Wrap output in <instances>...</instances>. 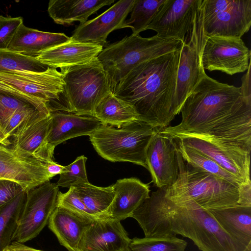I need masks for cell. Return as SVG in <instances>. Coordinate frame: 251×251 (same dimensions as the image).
<instances>
[{
    "instance_id": "6da1fadb",
    "label": "cell",
    "mask_w": 251,
    "mask_h": 251,
    "mask_svg": "<svg viewBox=\"0 0 251 251\" xmlns=\"http://www.w3.org/2000/svg\"><path fill=\"white\" fill-rule=\"evenodd\" d=\"M181 122L162 128L171 135L197 134L251 148V96L205 73L183 103Z\"/></svg>"
},
{
    "instance_id": "7a4b0ae2",
    "label": "cell",
    "mask_w": 251,
    "mask_h": 251,
    "mask_svg": "<svg viewBox=\"0 0 251 251\" xmlns=\"http://www.w3.org/2000/svg\"><path fill=\"white\" fill-rule=\"evenodd\" d=\"M165 188L153 192L131 216L145 237L179 234L192 240L201 251H251L229 236L207 210L191 200L168 198Z\"/></svg>"
},
{
    "instance_id": "3957f363",
    "label": "cell",
    "mask_w": 251,
    "mask_h": 251,
    "mask_svg": "<svg viewBox=\"0 0 251 251\" xmlns=\"http://www.w3.org/2000/svg\"><path fill=\"white\" fill-rule=\"evenodd\" d=\"M180 50L140 64L114 88L113 94L132 106L137 120L164 128L177 115L174 98Z\"/></svg>"
},
{
    "instance_id": "277c9868",
    "label": "cell",
    "mask_w": 251,
    "mask_h": 251,
    "mask_svg": "<svg viewBox=\"0 0 251 251\" xmlns=\"http://www.w3.org/2000/svg\"><path fill=\"white\" fill-rule=\"evenodd\" d=\"M179 174L165 195L176 201L191 200L204 209L237 205L251 206V186H239L186 163L178 151Z\"/></svg>"
},
{
    "instance_id": "5b68a950",
    "label": "cell",
    "mask_w": 251,
    "mask_h": 251,
    "mask_svg": "<svg viewBox=\"0 0 251 251\" xmlns=\"http://www.w3.org/2000/svg\"><path fill=\"white\" fill-rule=\"evenodd\" d=\"M177 38H161L156 35L144 38L132 34L107 46L97 58L108 77L111 89L140 64L162 55L180 50Z\"/></svg>"
},
{
    "instance_id": "8992f818",
    "label": "cell",
    "mask_w": 251,
    "mask_h": 251,
    "mask_svg": "<svg viewBox=\"0 0 251 251\" xmlns=\"http://www.w3.org/2000/svg\"><path fill=\"white\" fill-rule=\"evenodd\" d=\"M157 128L139 120L120 127L102 124L89 136L95 151L104 159L128 162L147 169L146 150Z\"/></svg>"
},
{
    "instance_id": "52a82bcc",
    "label": "cell",
    "mask_w": 251,
    "mask_h": 251,
    "mask_svg": "<svg viewBox=\"0 0 251 251\" xmlns=\"http://www.w3.org/2000/svg\"><path fill=\"white\" fill-rule=\"evenodd\" d=\"M60 70L67 111L94 116L99 103L112 92L107 75L97 58Z\"/></svg>"
},
{
    "instance_id": "ba28073f",
    "label": "cell",
    "mask_w": 251,
    "mask_h": 251,
    "mask_svg": "<svg viewBox=\"0 0 251 251\" xmlns=\"http://www.w3.org/2000/svg\"><path fill=\"white\" fill-rule=\"evenodd\" d=\"M200 20L206 38H240L251 25V0H201Z\"/></svg>"
},
{
    "instance_id": "9c48e42d",
    "label": "cell",
    "mask_w": 251,
    "mask_h": 251,
    "mask_svg": "<svg viewBox=\"0 0 251 251\" xmlns=\"http://www.w3.org/2000/svg\"><path fill=\"white\" fill-rule=\"evenodd\" d=\"M171 136L183 145L212 159L244 183L251 184L250 151L202 134Z\"/></svg>"
},
{
    "instance_id": "30bf717a",
    "label": "cell",
    "mask_w": 251,
    "mask_h": 251,
    "mask_svg": "<svg viewBox=\"0 0 251 251\" xmlns=\"http://www.w3.org/2000/svg\"><path fill=\"white\" fill-rule=\"evenodd\" d=\"M59 192L56 184L49 181L26 192L15 241L24 243L38 235L56 207Z\"/></svg>"
},
{
    "instance_id": "8fae6325",
    "label": "cell",
    "mask_w": 251,
    "mask_h": 251,
    "mask_svg": "<svg viewBox=\"0 0 251 251\" xmlns=\"http://www.w3.org/2000/svg\"><path fill=\"white\" fill-rule=\"evenodd\" d=\"M201 1L166 0L146 30L156 31L161 38L191 41L198 25Z\"/></svg>"
},
{
    "instance_id": "7c38bea8",
    "label": "cell",
    "mask_w": 251,
    "mask_h": 251,
    "mask_svg": "<svg viewBox=\"0 0 251 251\" xmlns=\"http://www.w3.org/2000/svg\"><path fill=\"white\" fill-rule=\"evenodd\" d=\"M251 52L240 38L207 37L201 59L203 69L219 71L229 75L243 73L251 66Z\"/></svg>"
},
{
    "instance_id": "4fadbf2b",
    "label": "cell",
    "mask_w": 251,
    "mask_h": 251,
    "mask_svg": "<svg viewBox=\"0 0 251 251\" xmlns=\"http://www.w3.org/2000/svg\"><path fill=\"white\" fill-rule=\"evenodd\" d=\"M51 117L35 110L20 123L13 137L11 149L17 153L42 162L53 160L54 150L48 143Z\"/></svg>"
},
{
    "instance_id": "5bb4252c",
    "label": "cell",
    "mask_w": 251,
    "mask_h": 251,
    "mask_svg": "<svg viewBox=\"0 0 251 251\" xmlns=\"http://www.w3.org/2000/svg\"><path fill=\"white\" fill-rule=\"evenodd\" d=\"M178 149L174 138L157 128L146 150L147 170L158 188L171 186L179 174Z\"/></svg>"
},
{
    "instance_id": "9a60e30c",
    "label": "cell",
    "mask_w": 251,
    "mask_h": 251,
    "mask_svg": "<svg viewBox=\"0 0 251 251\" xmlns=\"http://www.w3.org/2000/svg\"><path fill=\"white\" fill-rule=\"evenodd\" d=\"M0 81L48 104L59 100L64 92V83L60 71L49 67L40 72H0Z\"/></svg>"
},
{
    "instance_id": "2e32d148",
    "label": "cell",
    "mask_w": 251,
    "mask_h": 251,
    "mask_svg": "<svg viewBox=\"0 0 251 251\" xmlns=\"http://www.w3.org/2000/svg\"><path fill=\"white\" fill-rule=\"evenodd\" d=\"M51 178L47 172L45 162L20 155L11 148L0 145V179L18 183L27 192Z\"/></svg>"
},
{
    "instance_id": "e0dca14e",
    "label": "cell",
    "mask_w": 251,
    "mask_h": 251,
    "mask_svg": "<svg viewBox=\"0 0 251 251\" xmlns=\"http://www.w3.org/2000/svg\"><path fill=\"white\" fill-rule=\"evenodd\" d=\"M134 0H121L92 20L79 24L70 39L74 41L107 46V38L112 31L123 28Z\"/></svg>"
},
{
    "instance_id": "ac0fdd59",
    "label": "cell",
    "mask_w": 251,
    "mask_h": 251,
    "mask_svg": "<svg viewBox=\"0 0 251 251\" xmlns=\"http://www.w3.org/2000/svg\"><path fill=\"white\" fill-rule=\"evenodd\" d=\"M204 43L197 39L182 43L176 75L174 107L178 115L187 97L205 73L201 62V53Z\"/></svg>"
},
{
    "instance_id": "d6986e66",
    "label": "cell",
    "mask_w": 251,
    "mask_h": 251,
    "mask_svg": "<svg viewBox=\"0 0 251 251\" xmlns=\"http://www.w3.org/2000/svg\"><path fill=\"white\" fill-rule=\"evenodd\" d=\"M121 221L106 218L95 220L85 231L79 251H122L131 241Z\"/></svg>"
},
{
    "instance_id": "ffe728a7",
    "label": "cell",
    "mask_w": 251,
    "mask_h": 251,
    "mask_svg": "<svg viewBox=\"0 0 251 251\" xmlns=\"http://www.w3.org/2000/svg\"><path fill=\"white\" fill-rule=\"evenodd\" d=\"M50 111L51 122L48 143L53 150L67 140L90 135L103 124L93 116L78 115L65 110Z\"/></svg>"
},
{
    "instance_id": "44dd1931",
    "label": "cell",
    "mask_w": 251,
    "mask_h": 251,
    "mask_svg": "<svg viewBox=\"0 0 251 251\" xmlns=\"http://www.w3.org/2000/svg\"><path fill=\"white\" fill-rule=\"evenodd\" d=\"M102 46L70 40L39 54L36 58L47 67L60 69L88 63L96 58Z\"/></svg>"
},
{
    "instance_id": "7402d4cb",
    "label": "cell",
    "mask_w": 251,
    "mask_h": 251,
    "mask_svg": "<svg viewBox=\"0 0 251 251\" xmlns=\"http://www.w3.org/2000/svg\"><path fill=\"white\" fill-rule=\"evenodd\" d=\"M94 221L67 208L56 205L50 218L48 226L60 244L69 251H79L82 236Z\"/></svg>"
},
{
    "instance_id": "603a6c76",
    "label": "cell",
    "mask_w": 251,
    "mask_h": 251,
    "mask_svg": "<svg viewBox=\"0 0 251 251\" xmlns=\"http://www.w3.org/2000/svg\"><path fill=\"white\" fill-rule=\"evenodd\" d=\"M116 197L109 218L121 221L131 217L134 212L150 196V184L135 177L117 180L112 185Z\"/></svg>"
},
{
    "instance_id": "cb8c5ba5",
    "label": "cell",
    "mask_w": 251,
    "mask_h": 251,
    "mask_svg": "<svg viewBox=\"0 0 251 251\" xmlns=\"http://www.w3.org/2000/svg\"><path fill=\"white\" fill-rule=\"evenodd\" d=\"M70 37L63 33L40 31L23 23L19 27L7 50L30 57L68 41Z\"/></svg>"
},
{
    "instance_id": "d4e9b609",
    "label": "cell",
    "mask_w": 251,
    "mask_h": 251,
    "mask_svg": "<svg viewBox=\"0 0 251 251\" xmlns=\"http://www.w3.org/2000/svg\"><path fill=\"white\" fill-rule=\"evenodd\" d=\"M207 210L229 236L251 250V206L237 205Z\"/></svg>"
},
{
    "instance_id": "484cf974",
    "label": "cell",
    "mask_w": 251,
    "mask_h": 251,
    "mask_svg": "<svg viewBox=\"0 0 251 251\" xmlns=\"http://www.w3.org/2000/svg\"><path fill=\"white\" fill-rule=\"evenodd\" d=\"M114 0H50L48 12L57 24L68 26L75 22L82 24L101 7L110 5Z\"/></svg>"
},
{
    "instance_id": "4316f807",
    "label": "cell",
    "mask_w": 251,
    "mask_h": 251,
    "mask_svg": "<svg viewBox=\"0 0 251 251\" xmlns=\"http://www.w3.org/2000/svg\"><path fill=\"white\" fill-rule=\"evenodd\" d=\"M74 186L84 207V216L93 220L109 218L116 197L112 185L99 187L88 183Z\"/></svg>"
},
{
    "instance_id": "83f0119b",
    "label": "cell",
    "mask_w": 251,
    "mask_h": 251,
    "mask_svg": "<svg viewBox=\"0 0 251 251\" xmlns=\"http://www.w3.org/2000/svg\"><path fill=\"white\" fill-rule=\"evenodd\" d=\"M28 106L50 113L47 103L0 81V128L1 130L15 111Z\"/></svg>"
},
{
    "instance_id": "f1b7e54d",
    "label": "cell",
    "mask_w": 251,
    "mask_h": 251,
    "mask_svg": "<svg viewBox=\"0 0 251 251\" xmlns=\"http://www.w3.org/2000/svg\"><path fill=\"white\" fill-rule=\"evenodd\" d=\"M94 116L103 124L116 127L137 120L136 114L132 106L116 97L112 92L99 103Z\"/></svg>"
},
{
    "instance_id": "f546056e",
    "label": "cell",
    "mask_w": 251,
    "mask_h": 251,
    "mask_svg": "<svg viewBox=\"0 0 251 251\" xmlns=\"http://www.w3.org/2000/svg\"><path fill=\"white\" fill-rule=\"evenodd\" d=\"M178 151L183 160L190 165L205 172L222 178L230 183L239 186H251L244 183L237 177L228 172L212 159L189 148L175 138Z\"/></svg>"
},
{
    "instance_id": "4dcf8cb0",
    "label": "cell",
    "mask_w": 251,
    "mask_h": 251,
    "mask_svg": "<svg viewBox=\"0 0 251 251\" xmlns=\"http://www.w3.org/2000/svg\"><path fill=\"white\" fill-rule=\"evenodd\" d=\"M25 197L23 191L0 208V251H5L14 240Z\"/></svg>"
},
{
    "instance_id": "1f68e13d",
    "label": "cell",
    "mask_w": 251,
    "mask_h": 251,
    "mask_svg": "<svg viewBox=\"0 0 251 251\" xmlns=\"http://www.w3.org/2000/svg\"><path fill=\"white\" fill-rule=\"evenodd\" d=\"M166 0H134L130 18L126 20L123 28H130L132 33L146 30Z\"/></svg>"
},
{
    "instance_id": "d6a6232c",
    "label": "cell",
    "mask_w": 251,
    "mask_h": 251,
    "mask_svg": "<svg viewBox=\"0 0 251 251\" xmlns=\"http://www.w3.org/2000/svg\"><path fill=\"white\" fill-rule=\"evenodd\" d=\"M187 243L176 236L137 238L131 240L128 251H185Z\"/></svg>"
},
{
    "instance_id": "836d02e7",
    "label": "cell",
    "mask_w": 251,
    "mask_h": 251,
    "mask_svg": "<svg viewBox=\"0 0 251 251\" xmlns=\"http://www.w3.org/2000/svg\"><path fill=\"white\" fill-rule=\"evenodd\" d=\"M48 67L36 57H30L7 50H0V72L25 71L43 72Z\"/></svg>"
},
{
    "instance_id": "e575fe53",
    "label": "cell",
    "mask_w": 251,
    "mask_h": 251,
    "mask_svg": "<svg viewBox=\"0 0 251 251\" xmlns=\"http://www.w3.org/2000/svg\"><path fill=\"white\" fill-rule=\"evenodd\" d=\"M87 160V158L84 155H81L70 165L64 166L56 185L58 187L69 188L80 183L89 182L86 170Z\"/></svg>"
},
{
    "instance_id": "d590c367",
    "label": "cell",
    "mask_w": 251,
    "mask_h": 251,
    "mask_svg": "<svg viewBox=\"0 0 251 251\" xmlns=\"http://www.w3.org/2000/svg\"><path fill=\"white\" fill-rule=\"evenodd\" d=\"M23 23L21 17L0 16V50H7L19 27Z\"/></svg>"
},
{
    "instance_id": "8d00e7d4",
    "label": "cell",
    "mask_w": 251,
    "mask_h": 251,
    "mask_svg": "<svg viewBox=\"0 0 251 251\" xmlns=\"http://www.w3.org/2000/svg\"><path fill=\"white\" fill-rule=\"evenodd\" d=\"M35 110H39L33 106H28L15 111L2 129L4 135L8 138L12 136L20 123L26 116Z\"/></svg>"
},
{
    "instance_id": "74e56055",
    "label": "cell",
    "mask_w": 251,
    "mask_h": 251,
    "mask_svg": "<svg viewBox=\"0 0 251 251\" xmlns=\"http://www.w3.org/2000/svg\"><path fill=\"white\" fill-rule=\"evenodd\" d=\"M24 191L18 183L0 178V208Z\"/></svg>"
},
{
    "instance_id": "f35d334b",
    "label": "cell",
    "mask_w": 251,
    "mask_h": 251,
    "mask_svg": "<svg viewBox=\"0 0 251 251\" xmlns=\"http://www.w3.org/2000/svg\"><path fill=\"white\" fill-rule=\"evenodd\" d=\"M45 165L47 172L51 177L60 175L64 168V166L57 164L53 160L47 161Z\"/></svg>"
},
{
    "instance_id": "ab89813d",
    "label": "cell",
    "mask_w": 251,
    "mask_h": 251,
    "mask_svg": "<svg viewBox=\"0 0 251 251\" xmlns=\"http://www.w3.org/2000/svg\"><path fill=\"white\" fill-rule=\"evenodd\" d=\"M242 91L246 96H251V66L247 70V73L242 78Z\"/></svg>"
},
{
    "instance_id": "60d3db41",
    "label": "cell",
    "mask_w": 251,
    "mask_h": 251,
    "mask_svg": "<svg viewBox=\"0 0 251 251\" xmlns=\"http://www.w3.org/2000/svg\"><path fill=\"white\" fill-rule=\"evenodd\" d=\"M5 250L7 251H43L29 247L24 245V243L17 241L12 242Z\"/></svg>"
},
{
    "instance_id": "b9f144b4",
    "label": "cell",
    "mask_w": 251,
    "mask_h": 251,
    "mask_svg": "<svg viewBox=\"0 0 251 251\" xmlns=\"http://www.w3.org/2000/svg\"><path fill=\"white\" fill-rule=\"evenodd\" d=\"M122 251H128V250L127 248V249H125V250H124Z\"/></svg>"
},
{
    "instance_id": "7bdbcfd3",
    "label": "cell",
    "mask_w": 251,
    "mask_h": 251,
    "mask_svg": "<svg viewBox=\"0 0 251 251\" xmlns=\"http://www.w3.org/2000/svg\"><path fill=\"white\" fill-rule=\"evenodd\" d=\"M5 251H7L5 250Z\"/></svg>"
}]
</instances>
